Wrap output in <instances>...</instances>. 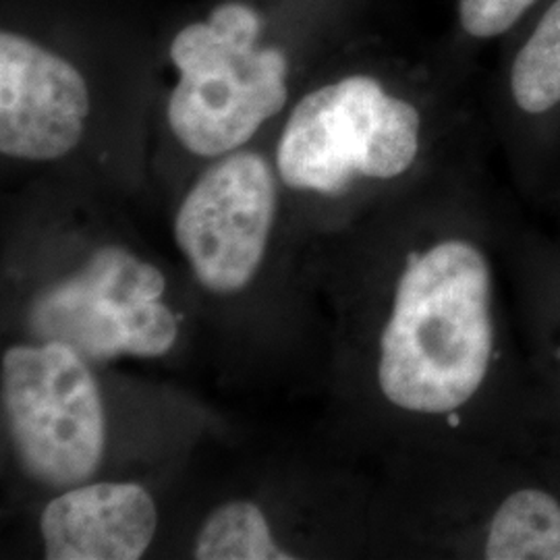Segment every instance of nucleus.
<instances>
[{
  "instance_id": "nucleus-2",
  "label": "nucleus",
  "mask_w": 560,
  "mask_h": 560,
  "mask_svg": "<svg viewBox=\"0 0 560 560\" xmlns=\"http://www.w3.org/2000/svg\"><path fill=\"white\" fill-rule=\"evenodd\" d=\"M261 27L252 4L231 0L208 20L183 27L171 44L179 81L168 101V125L191 154H231L284 108L289 60L261 44Z\"/></svg>"
},
{
  "instance_id": "nucleus-7",
  "label": "nucleus",
  "mask_w": 560,
  "mask_h": 560,
  "mask_svg": "<svg viewBox=\"0 0 560 560\" xmlns=\"http://www.w3.org/2000/svg\"><path fill=\"white\" fill-rule=\"evenodd\" d=\"M80 69L18 32L0 34V152L18 161L62 159L90 117Z\"/></svg>"
},
{
  "instance_id": "nucleus-10",
  "label": "nucleus",
  "mask_w": 560,
  "mask_h": 560,
  "mask_svg": "<svg viewBox=\"0 0 560 560\" xmlns=\"http://www.w3.org/2000/svg\"><path fill=\"white\" fill-rule=\"evenodd\" d=\"M490 560H560V502L525 488L504 499L483 546Z\"/></svg>"
},
{
  "instance_id": "nucleus-4",
  "label": "nucleus",
  "mask_w": 560,
  "mask_h": 560,
  "mask_svg": "<svg viewBox=\"0 0 560 560\" xmlns=\"http://www.w3.org/2000/svg\"><path fill=\"white\" fill-rule=\"evenodd\" d=\"M2 416L23 471L50 488L90 480L104 455L106 420L88 360L59 340L4 351Z\"/></svg>"
},
{
  "instance_id": "nucleus-9",
  "label": "nucleus",
  "mask_w": 560,
  "mask_h": 560,
  "mask_svg": "<svg viewBox=\"0 0 560 560\" xmlns=\"http://www.w3.org/2000/svg\"><path fill=\"white\" fill-rule=\"evenodd\" d=\"M502 85L509 108L525 120L560 110V0H540L504 40Z\"/></svg>"
},
{
  "instance_id": "nucleus-6",
  "label": "nucleus",
  "mask_w": 560,
  "mask_h": 560,
  "mask_svg": "<svg viewBox=\"0 0 560 560\" xmlns=\"http://www.w3.org/2000/svg\"><path fill=\"white\" fill-rule=\"evenodd\" d=\"M277 217V179L256 152H231L212 164L180 203L175 241L201 287L243 291L258 275Z\"/></svg>"
},
{
  "instance_id": "nucleus-5",
  "label": "nucleus",
  "mask_w": 560,
  "mask_h": 560,
  "mask_svg": "<svg viewBox=\"0 0 560 560\" xmlns=\"http://www.w3.org/2000/svg\"><path fill=\"white\" fill-rule=\"evenodd\" d=\"M161 270L122 247H102L80 272L34 303L40 340H59L88 361L159 358L177 340V320L162 303Z\"/></svg>"
},
{
  "instance_id": "nucleus-11",
  "label": "nucleus",
  "mask_w": 560,
  "mask_h": 560,
  "mask_svg": "<svg viewBox=\"0 0 560 560\" xmlns=\"http://www.w3.org/2000/svg\"><path fill=\"white\" fill-rule=\"evenodd\" d=\"M194 557L200 560L295 559L272 538L260 506L249 501L221 504L203 521Z\"/></svg>"
},
{
  "instance_id": "nucleus-3",
  "label": "nucleus",
  "mask_w": 560,
  "mask_h": 560,
  "mask_svg": "<svg viewBox=\"0 0 560 560\" xmlns=\"http://www.w3.org/2000/svg\"><path fill=\"white\" fill-rule=\"evenodd\" d=\"M423 115L372 73H353L303 96L287 120L277 168L300 191L340 196L358 180H395L420 159Z\"/></svg>"
},
{
  "instance_id": "nucleus-8",
  "label": "nucleus",
  "mask_w": 560,
  "mask_h": 560,
  "mask_svg": "<svg viewBox=\"0 0 560 560\" xmlns=\"http://www.w3.org/2000/svg\"><path fill=\"white\" fill-rule=\"evenodd\" d=\"M159 511L148 490L131 481L67 488L40 520L48 560H136L156 536Z\"/></svg>"
},
{
  "instance_id": "nucleus-12",
  "label": "nucleus",
  "mask_w": 560,
  "mask_h": 560,
  "mask_svg": "<svg viewBox=\"0 0 560 560\" xmlns=\"http://www.w3.org/2000/svg\"><path fill=\"white\" fill-rule=\"evenodd\" d=\"M540 0H457L460 34L474 44L506 40Z\"/></svg>"
},
{
  "instance_id": "nucleus-1",
  "label": "nucleus",
  "mask_w": 560,
  "mask_h": 560,
  "mask_svg": "<svg viewBox=\"0 0 560 560\" xmlns=\"http://www.w3.org/2000/svg\"><path fill=\"white\" fill-rule=\"evenodd\" d=\"M494 347L492 277L469 241L436 243L405 268L382 332L378 382L405 411L439 416L480 390Z\"/></svg>"
}]
</instances>
